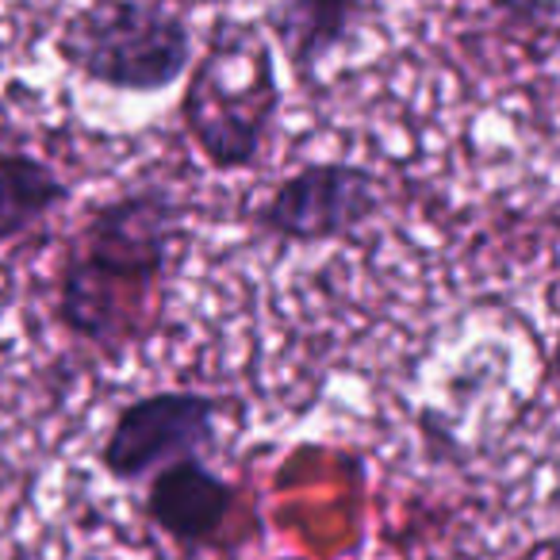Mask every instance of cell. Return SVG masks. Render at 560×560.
<instances>
[{"label":"cell","instance_id":"obj_4","mask_svg":"<svg viewBox=\"0 0 560 560\" xmlns=\"http://www.w3.org/2000/svg\"><path fill=\"white\" fill-rule=\"evenodd\" d=\"M381 215V177L358 162H307L280 177L254 208L257 238L284 246L346 242Z\"/></svg>","mask_w":560,"mask_h":560},{"label":"cell","instance_id":"obj_5","mask_svg":"<svg viewBox=\"0 0 560 560\" xmlns=\"http://www.w3.org/2000/svg\"><path fill=\"white\" fill-rule=\"evenodd\" d=\"M219 404L208 392L162 388L131 399L112 419L101 445V465L112 480L139 483L180 457H203L215 442Z\"/></svg>","mask_w":560,"mask_h":560},{"label":"cell","instance_id":"obj_10","mask_svg":"<svg viewBox=\"0 0 560 560\" xmlns=\"http://www.w3.org/2000/svg\"><path fill=\"white\" fill-rule=\"evenodd\" d=\"M549 373L560 381V335L552 338V350H549Z\"/></svg>","mask_w":560,"mask_h":560},{"label":"cell","instance_id":"obj_9","mask_svg":"<svg viewBox=\"0 0 560 560\" xmlns=\"http://www.w3.org/2000/svg\"><path fill=\"white\" fill-rule=\"evenodd\" d=\"M518 560H560V534H557V537H549V541L529 545V549L522 552Z\"/></svg>","mask_w":560,"mask_h":560},{"label":"cell","instance_id":"obj_2","mask_svg":"<svg viewBox=\"0 0 560 560\" xmlns=\"http://www.w3.org/2000/svg\"><path fill=\"white\" fill-rule=\"evenodd\" d=\"M284 89L261 20H219L188 70L180 119L203 162L219 173L257 165L277 127Z\"/></svg>","mask_w":560,"mask_h":560},{"label":"cell","instance_id":"obj_11","mask_svg":"<svg viewBox=\"0 0 560 560\" xmlns=\"http://www.w3.org/2000/svg\"><path fill=\"white\" fill-rule=\"evenodd\" d=\"M78 560H124V557H104V552H89V557H78Z\"/></svg>","mask_w":560,"mask_h":560},{"label":"cell","instance_id":"obj_3","mask_svg":"<svg viewBox=\"0 0 560 560\" xmlns=\"http://www.w3.org/2000/svg\"><path fill=\"white\" fill-rule=\"evenodd\" d=\"M55 50L89 85L154 96L188 78L196 39L165 0H89L62 24Z\"/></svg>","mask_w":560,"mask_h":560},{"label":"cell","instance_id":"obj_6","mask_svg":"<svg viewBox=\"0 0 560 560\" xmlns=\"http://www.w3.org/2000/svg\"><path fill=\"white\" fill-rule=\"evenodd\" d=\"M234 499H238V488L226 476H219L208 460L180 457L150 476L142 511L180 549H203L231 518Z\"/></svg>","mask_w":560,"mask_h":560},{"label":"cell","instance_id":"obj_8","mask_svg":"<svg viewBox=\"0 0 560 560\" xmlns=\"http://www.w3.org/2000/svg\"><path fill=\"white\" fill-rule=\"evenodd\" d=\"M73 196L70 180L39 154L0 150V246L39 231Z\"/></svg>","mask_w":560,"mask_h":560},{"label":"cell","instance_id":"obj_7","mask_svg":"<svg viewBox=\"0 0 560 560\" xmlns=\"http://www.w3.org/2000/svg\"><path fill=\"white\" fill-rule=\"evenodd\" d=\"M376 16H381V0H269V9L261 12V27L272 50L289 58L296 78L312 81Z\"/></svg>","mask_w":560,"mask_h":560},{"label":"cell","instance_id":"obj_1","mask_svg":"<svg viewBox=\"0 0 560 560\" xmlns=\"http://www.w3.org/2000/svg\"><path fill=\"white\" fill-rule=\"evenodd\" d=\"M185 215L188 208L165 185H139L96 203L58 269V323L101 350L147 338L185 246Z\"/></svg>","mask_w":560,"mask_h":560}]
</instances>
